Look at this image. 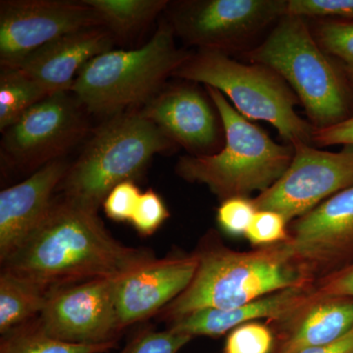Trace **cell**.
<instances>
[{
    "label": "cell",
    "instance_id": "cell-8",
    "mask_svg": "<svg viewBox=\"0 0 353 353\" xmlns=\"http://www.w3.org/2000/svg\"><path fill=\"white\" fill-rule=\"evenodd\" d=\"M288 0H182L169 2L175 36L197 50L231 57L257 46L260 36L287 15Z\"/></svg>",
    "mask_w": 353,
    "mask_h": 353
},
{
    "label": "cell",
    "instance_id": "cell-32",
    "mask_svg": "<svg viewBox=\"0 0 353 353\" xmlns=\"http://www.w3.org/2000/svg\"><path fill=\"white\" fill-rule=\"evenodd\" d=\"M315 294L321 296H343L353 299V264L316 281Z\"/></svg>",
    "mask_w": 353,
    "mask_h": 353
},
{
    "label": "cell",
    "instance_id": "cell-12",
    "mask_svg": "<svg viewBox=\"0 0 353 353\" xmlns=\"http://www.w3.org/2000/svg\"><path fill=\"white\" fill-rule=\"evenodd\" d=\"M117 278L94 279L53 288L39 321L52 338L75 345L118 341Z\"/></svg>",
    "mask_w": 353,
    "mask_h": 353
},
{
    "label": "cell",
    "instance_id": "cell-24",
    "mask_svg": "<svg viewBox=\"0 0 353 353\" xmlns=\"http://www.w3.org/2000/svg\"><path fill=\"white\" fill-rule=\"evenodd\" d=\"M310 29L320 48L340 63L353 85V21L316 19Z\"/></svg>",
    "mask_w": 353,
    "mask_h": 353
},
{
    "label": "cell",
    "instance_id": "cell-17",
    "mask_svg": "<svg viewBox=\"0 0 353 353\" xmlns=\"http://www.w3.org/2000/svg\"><path fill=\"white\" fill-rule=\"evenodd\" d=\"M266 324L275 336L273 353H296L329 345L353 329V299L321 296L313 289L305 303Z\"/></svg>",
    "mask_w": 353,
    "mask_h": 353
},
{
    "label": "cell",
    "instance_id": "cell-20",
    "mask_svg": "<svg viewBox=\"0 0 353 353\" xmlns=\"http://www.w3.org/2000/svg\"><path fill=\"white\" fill-rule=\"evenodd\" d=\"M50 290L31 281L0 273V334L39 317Z\"/></svg>",
    "mask_w": 353,
    "mask_h": 353
},
{
    "label": "cell",
    "instance_id": "cell-26",
    "mask_svg": "<svg viewBox=\"0 0 353 353\" xmlns=\"http://www.w3.org/2000/svg\"><path fill=\"white\" fill-rule=\"evenodd\" d=\"M192 340L189 336L169 330H139L118 353H178Z\"/></svg>",
    "mask_w": 353,
    "mask_h": 353
},
{
    "label": "cell",
    "instance_id": "cell-7",
    "mask_svg": "<svg viewBox=\"0 0 353 353\" xmlns=\"http://www.w3.org/2000/svg\"><path fill=\"white\" fill-rule=\"evenodd\" d=\"M172 77L216 88L246 119L271 124L288 145L301 141L313 145L315 128L294 110L301 103L296 92L264 65L241 63L217 51L197 50Z\"/></svg>",
    "mask_w": 353,
    "mask_h": 353
},
{
    "label": "cell",
    "instance_id": "cell-14",
    "mask_svg": "<svg viewBox=\"0 0 353 353\" xmlns=\"http://www.w3.org/2000/svg\"><path fill=\"white\" fill-rule=\"evenodd\" d=\"M197 268L194 253H172L117 278L116 308L122 331L159 314L189 287Z\"/></svg>",
    "mask_w": 353,
    "mask_h": 353
},
{
    "label": "cell",
    "instance_id": "cell-31",
    "mask_svg": "<svg viewBox=\"0 0 353 353\" xmlns=\"http://www.w3.org/2000/svg\"><path fill=\"white\" fill-rule=\"evenodd\" d=\"M141 194L134 181L119 183L109 192L102 204L105 214L116 222H130Z\"/></svg>",
    "mask_w": 353,
    "mask_h": 353
},
{
    "label": "cell",
    "instance_id": "cell-19",
    "mask_svg": "<svg viewBox=\"0 0 353 353\" xmlns=\"http://www.w3.org/2000/svg\"><path fill=\"white\" fill-rule=\"evenodd\" d=\"M313 285L280 290L227 310L206 308L194 311L166 323V329L192 339L194 336L217 338L245 323L259 319L271 321L284 317L307 301Z\"/></svg>",
    "mask_w": 353,
    "mask_h": 353
},
{
    "label": "cell",
    "instance_id": "cell-6",
    "mask_svg": "<svg viewBox=\"0 0 353 353\" xmlns=\"http://www.w3.org/2000/svg\"><path fill=\"white\" fill-rule=\"evenodd\" d=\"M176 145L141 110L113 116L97 129L58 189L65 199L99 211L116 185L139 178L154 155Z\"/></svg>",
    "mask_w": 353,
    "mask_h": 353
},
{
    "label": "cell",
    "instance_id": "cell-18",
    "mask_svg": "<svg viewBox=\"0 0 353 353\" xmlns=\"http://www.w3.org/2000/svg\"><path fill=\"white\" fill-rule=\"evenodd\" d=\"M113 43L114 37L104 28L83 30L39 48L13 68L22 71L51 94L70 92L85 65L111 50Z\"/></svg>",
    "mask_w": 353,
    "mask_h": 353
},
{
    "label": "cell",
    "instance_id": "cell-21",
    "mask_svg": "<svg viewBox=\"0 0 353 353\" xmlns=\"http://www.w3.org/2000/svg\"><path fill=\"white\" fill-rule=\"evenodd\" d=\"M92 7L115 38H128L150 24L162 11L168 0H83Z\"/></svg>",
    "mask_w": 353,
    "mask_h": 353
},
{
    "label": "cell",
    "instance_id": "cell-3",
    "mask_svg": "<svg viewBox=\"0 0 353 353\" xmlns=\"http://www.w3.org/2000/svg\"><path fill=\"white\" fill-rule=\"evenodd\" d=\"M279 74L296 92L315 130L353 116V85L340 63L320 48L308 21L285 15L263 41L243 54Z\"/></svg>",
    "mask_w": 353,
    "mask_h": 353
},
{
    "label": "cell",
    "instance_id": "cell-2",
    "mask_svg": "<svg viewBox=\"0 0 353 353\" xmlns=\"http://www.w3.org/2000/svg\"><path fill=\"white\" fill-rule=\"evenodd\" d=\"M192 253L197 259L196 274L189 287L158 314L165 323L201 309L239 307L280 290L315 283L289 241L236 252L223 243L218 232L209 230Z\"/></svg>",
    "mask_w": 353,
    "mask_h": 353
},
{
    "label": "cell",
    "instance_id": "cell-34",
    "mask_svg": "<svg viewBox=\"0 0 353 353\" xmlns=\"http://www.w3.org/2000/svg\"><path fill=\"white\" fill-rule=\"evenodd\" d=\"M296 353H353V329L329 345L304 348Z\"/></svg>",
    "mask_w": 353,
    "mask_h": 353
},
{
    "label": "cell",
    "instance_id": "cell-16",
    "mask_svg": "<svg viewBox=\"0 0 353 353\" xmlns=\"http://www.w3.org/2000/svg\"><path fill=\"white\" fill-rule=\"evenodd\" d=\"M70 165L64 159L44 165L25 181L0 192V263L6 261L43 222Z\"/></svg>",
    "mask_w": 353,
    "mask_h": 353
},
{
    "label": "cell",
    "instance_id": "cell-10",
    "mask_svg": "<svg viewBox=\"0 0 353 353\" xmlns=\"http://www.w3.org/2000/svg\"><path fill=\"white\" fill-rule=\"evenodd\" d=\"M70 92H55L37 103L3 132L2 150L20 170L61 159L88 132L83 106Z\"/></svg>",
    "mask_w": 353,
    "mask_h": 353
},
{
    "label": "cell",
    "instance_id": "cell-4",
    "mask_svg": "<svg viewBox=\"0 0 353 353\" xmlns=\"http://www.w3.org/2000/svg\"><path fill=\"white\" fill-rule=\"evenodd\" d=\"M205 88L222 121L224 146L212 154L180 157L176 175L187 182L206 185L221 201L248 197L254 192L261 194L289 168L294 146L275 143L261 128L239 113L222 92Z\"/></svg>",
    "mask_w": 353,
    "mask_h": 353
},
{
    "label": "cell",
    "instance_id": "cell-29",
    "mask_svg": "<svg viewBox=\"0 0 353 353\" xmlns=\"http://www.w3.org/2000/svg\"><path fill=\"white\" fill-rule=\"evenodd\" d=\"M257 212L253 199L236 196L221 201L216 220L225 234L231 236H245L250 223Z\"/></svg>",
    "mask_w": 353,
    "mask_h": 353
},
{
    "label": "cell",
    "instance_id": "cell-15",
    "mask_svg": "<svg viewBox=\"0 0 353 353\" xmlns=\"http://www.w3.org/2000/svg\"><path fill=\"white\" fill-rule=\"evenodd\" d=\"M139 110L192 155L212 154L211 150L219 145L221 130H224L219 114L213 102L194 85L166 88Z\"/></svg>",
    "mask_w": 353,
    "mask_h": 353
},
{
    "label": "cell",
    "instance_id": "cell-28",
    "mask_svg": "<svg viewBox=\"0 0 353 353\" xmlns=\"http://www.w3.org/2000/svg\"><path fill=\"white\" fill-rule=\"evenodd\" d=\"M287 15L306 20L353 21V0H288Z\"/></svg>",
    "mask_w": 353,
    "mask_h": 353
},
{
    "label": "cell",
    "instance_id": "cell-9",
    "mask_svg": "<svg viewBox=\"0 0 353 353\" xmlns=\"http://www.w3.org/2000/svg\"><path fill=\"white\" fill-rule=\"evenodd\" d=\"M292 146L294 154L289 168L253 199L257 210L276 211L289 223L353 187V145L339 152L319 150L301 141Z\"/></svg>",
    "mask_w": 353,
    "mask_h": 353
},
{
    "label": "cell",
    "instance_id": "cell-23",
    "mask_svg": "<svg viewBox=\"0 0 353 353\" xmlns=\"http://www.w3.org/2000/svg\"><path fill=\"white\" fill-rule=\"evenodd\" d=\"M2 69L3 71L0 74V130L4 132L51 94L20 70Z\"/></svg>",
    "mask_w": 353,
    "mask_h": 353
},
{
    "label": "cell",
    "instance_id": "cell-27",
    "mask_svg": "<svg viewBox=\"0 0 353 353\" xmlns=\"http://www.w3.org/2000/svg\"><path fill=\"white\" fill-rule=\"evenodd\" d=\"M289 222L276 211L257 210L245 233V238L255 248L289 241Z\"/></svg>",
    "mask_w": 353,
    "mask_h": 353
},
{
    "label": "cell",
    "instance_id": "cell-33",
    "mask_svg": "<svg viewBox=\"0 0 353 353\" xmlns=\"http://www.w3.org/2000/svg\"><path fill=\"white\" fill-rule=\"evenodd\" d=\"M312 143L313 145L320 148L336 145H353V116L334 126L314 130Z\"/></svg>",
    "mask_w": 353,
    "mask_h": 353
},
{
    "label": "cell",
    "instance_id": "cell-30",
    "mask_svg": "<svg viewBox=\"0 0 353 353\" xmlns=\"http://www.w3.org/2000/svg\"><path fill=\"white\" fill-rule=\"evenodd\" d=\"M170 217L163 199L153 190L141 192L130 223L141 236H152Z\"/></svg>",
    "mask_w": 353,
    "mask_h": 353
},
{
    "label": "cell",
    "instance_id": "cell-1",
    "mask_svg": "<svg viewBox=\"0 0 353 353\" xmlns=\"http://www.w3.org/2000/svg\"><path fill=\"white\" fill-rule=\"evenodd\" d=\"M128 246L104 226L99 211L61 196L1 271L51 290L94 279L119 278L155 259Z\"/></svg>",
    "mask_w": 353,
    "mask_h": 353
},
{
    "label": "cell",
    "instance_id": "cell-22",
    "mask_svg": "<svg viewBox=\"0 0 353 353\" xmlns=\"http://www.w3.org/2000/svg\"><path fill=\"white\" fill-rule=\"evenodd\" d=\"M117 341L101 345H75L57 340L41 326L39 318L9 330L0 336V353H106Z\"/></svg>",
    "mask_w": 353,
    "mask_h": 353
},
{
    "label": "cell",
    "instance_id": "cell-5",
    "mask_svg": "<svg viewBox=\"0 0 353 353\" xmlns=\"http://www.w3.org/2000/svg\"><path fill=\"white\" fill-rule=\"evenodd\" d=\"M175 38L169 21L162 20L141 48L111 50L92 58L77 76L70 92L88 112L108 118L145 108L192 55L176 48Z\"/></svg>",
    "mask_w": 353,
    "mask_h": 353
},
{
    "label": "cell",
    "instance_id": "cell-13",
    "mask_svg": "<svg viewBox=\"0 0 353 353\" xmlns=\"http://www.w3.org/2000/svg\"><path fill=\"white\" fill-rule=\"evenodd\" d=\"M289 243L314 281L353 264V187L292 221Z\"/></svg>",
    "mask_w": 353,
    "mask_h": 353
},
{
    "label": "cell",
    "instance_id": "cell-25",
    "mask_svg": "<svg viewBox=\"0 0 353 353\" xmlns=\"http://www.w3.org/2000/svg\"><path fill=\"white\" fill-rule=\"evenodd\" d=\"M275 336L267 324L250 322L230 332L224 353H273Z\"/></svg>",
    "mask_w": 353,
    "mask_h": 353
},
{
    "label": "cell",
    "instance_id": "cell-11",
    "mask_svg": "<svg viewBox=\"0 0 353 353\" xmlns=\"http://www.w3.org/2000/svg\"><path fill=\"white\" fill-rule=\"evenodd\" d=\"M102 28L92 7L66 0H2L0 63L13 68L34 51L73 32Z\"/></svg>",
    "mask_w": 353,
    "mask_h": 353
}]
</instances>
